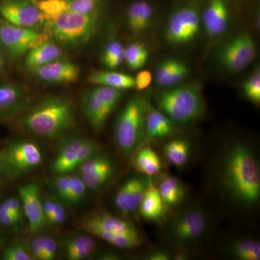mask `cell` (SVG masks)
Instances as JSON below:
<instances>
[{"label":"cell","mask_w":260,"mask_h":260,"mask_svg":"<svg viewBox=\"0 0 260 260\" xmlns=\"http://www.w3.org/2000/svg\"><path fill=\"white\" fill-rule=\"evenodd\" d=\"M47 22L54 20L68 10L66 0H34Z\"/></svg>","instance_id":"obj_34"},{"label":"cell","mask_w":260,"mask_h":260,"mask_svg":"<svg viewBox=\"0 0 260 260\" xmlns=\"http://www.w3.org/2000/svg\"><path fill=\"white\" fill-rule=\"evenodd\" d=\"M153 183L150 177L140 174L129 178L119 187L114 198V205L124 215L138 211L149 186Z\"/></svg>","instance_id":"obj_15"},{"label":"cell","mask_w":260,"mask_h":260,"mask_svg":"<svg viewBox=\"0 0 260 260\" xmlns=\"http://www.w3.org/2000/svg\"><path fill=\"white\" fill-rule=\"evenodd\" d=\"M162 151L171 165L182 168L186 165L190 158L191 145L184 138H174L165 143Z\"/></svg>","instance_id":"obj_30"},{"label":"cell","mask_w":260,"mask_h":260,"mask_svg":"<svg viewBox=\"0 0 260 260\" xmlns=\"http://www.w3.org/2000/svg\"><path fill=\"white\" fill-rule=\"evenodd\" d=\"M18 194L30 231L34 233L42 232L47 222L39 184L37 183L23 184L18 188Z\"/></svg>","instance_id":"obj_16"},{"label":"cell","mask_w":260,"mask_h":260,"mask_svg":"<svg viewBox=\"0 0 260 260\" xmlns=\"http://www.w3.org/2000/svg\"><path fill=\"white\" fill-rule=\"evenodd\" d=\"M201 15L194 4H188L176 10L168 20L165 37L172 45H184L192 42L200 31Z\"/></svg>","instance_id":"obj_12"},{"label":"cell","mask_w":260,"mask_h":260,"mask_svg":"<svg viewBox=\"0 0 260 260\" xmlns=\"http://www.w3.org/2000/svg\"><path fill=\"white\" fill-rule=\"evenodd\" d=\"M153 76L150 70H141L135 78V88L139 91L145 90L153 82Z\"/></svg>","instance_id":"obj_40"},{"label":"cell","mask_w":260,"mask_h":260,"mask_svg":"<svg viewBox=\"0 0 260 260\" xmlns=\"http://www.w3.org/2000/svg\"><path fill=\"white\" fill-rule=\"evenodd\" d=\"M230 255L239 260H259L260 244L251 239H234L228 246Z\"/></svg>","instance_id":"obj_31"},{"label":"cell","mask_w":260,"mask_h":260,"mask_svg":"<svg viewBox=\"0 0 260 260\" xmlns=\"http://www.w3.org/2000/svg\"><path fill=\"white\" fill-rule=\"evenodd\" d=\"M61 48L53 39H48L25 54L24 64L28 70L39 68L61 57Z\"/></svg>","instance_id":"obj_26"},{"label":"cell","mask_w":260,"mask_h":260,"mask_svg":"<svg viewBox=\"0 0 260 260\" xmlns=\"http://www.w3.org/2000/svg\"><path fill=\"white\" fill-rule=\"evenodd\" d=\"M243 91L248 100L253 104L260 103V72L256 69L243 84Z\"/></svg>","instance_id":"obj_37"},{"label":"cell","mask_w":260,"mask_h":260,"mask_svg":"<svg viewBox=\"0 0 260 260\" xmlns=\"http://www.w3.org/2000/svg\"><path fill=\"white\" fill-rule=\"evenodd\" d=\"M122 96V90L95 85L82 96L84 114L95 131H101Z\"/></svg>","instance_id":"obj_8"},{"label":"cell","mask_w":260,"mask_h":260,"mask_svg":"<svg viewBox=\"0 0 260 260\" xmlns=\"http://www.w3.org/2000/svg\"><path fill=\"white\" fill-rule=\"evenodd\" d=\"M154 8L145 0L132 3L126 10V24L130 31L135 35L148 30L153 20Z\"/></svg>","instance_id":"obj_23"},{"label":"cell","mask_w":260,"mask_h":260,"mask_svg":"<svg viewBox=\"0 0 260 260\" xmlns=\"http://www.w3.org/2000/svg\"><path fill=\"white\" fill-rule=\"evenodd\" d=\"M78 169L80 178L90 190H97L105 185L115 172L112 159L101 151L84 161Z\"/></svg>","instance_id":"obj_14"},{"label":"cell","mask_w":260,"mask_h":260,"mask_svg":"<svg viewBox=\"0 0 260 260\" xmlns=\"http://www.w3.org/2000/svg\"><path fill=\"white\" fill-rule=\"evenodd\" d=\"M189 68L184 61L177 59H167L161 61L155 70V83L164 88L179 85L189 74Z\"/></svg>","instance_id":"obj_21"},{"label":"cell","mask_w":260,"mask_h":260,"mask_svg":"<svg viewBox=\"0 0 260 260\" xmlns=\"http://www.w3.org/2000/svg\"><path fill=\"white\" fill-rule=\"evenodd\" d=\"M156 187L169 209L179 206L187 195V189L184 183L172 175L162 176Z\"/></svg>","instance_id":"obj_25"},{"label":"cell","mask_w":260,"mask_h":260,"mask_svg":"<svg viewBox=\"0 0 260 260\" xmlns=\"http://www.w3.org/2000/svg\"><path fill=\"white\" fill-rule=\"evenodd\" d=\"M3 64H4V62H3V58H2L1 55H0V72H1L2 69H3Z\"/></svg>","instance_id":"obj_47"},{"label":"cell","mask_w":260,"mask_h":260,"mask_svg":"<svg viewBox=\"0 0 260 260\" xmlns=\"http://www.w3.org/2000/svg\"><path fill=\"white\" fill-rule=\"evenodd\" d=\"M21 124L24 129L37 136L54 138L75 126L74 107L64 97H46L24 115Z\"/></svg>","instance_id":"obj_2"},{"label":"cell","mask_w":260,"mask_h":260,"mask_svg":"<svg viewBox=\"0 0 260 260\" xmlns=\"http://www.w3.org/2000/svg\"><path fill=\"white\" fill-rule=\"evenodd\" d=\"M100 14L85 15L67 11L47 22L53 40L69 49L85 47L100 27Z\"/></svg>","instance_id":"obj_4"},{"label":"cell","mask_w":260,"mask_h":260,"mask_svg":"<svg viewBox=\"0 0 260 260\" xmlns=\"http://www.w3.org/2000/svg\"><path fill=\"white\" fill-rule=\"evenodd\" d=\"M49 39L45 32L0 21V44L13 59L21 57Z\"/></svg>","instance_id":"obj_11"},{"label":"cell","mask_w":260,"mask_h":260,"mask_svg":"<svg viewBox=\"0 0 260 260\" xmlns=\"http://www.w3.org/2000/svg\"><path fill=\"white\" fill-rule=\"evenodd\" d=\"M89 83L94 85L110 87L119 90L135 88V78L126 73L96 70L89 75Z\"/></svg>","instance_id":"obj_27"},{"label":"cell","mask_w":260,"mask_h":260,"mask_svg":"<svg viewBox=\"0 0 260 260\" xmlns=\"http://www.w3.org/2000/svg\"><path fill=\"white\" fill-rule=\"evenodd\" d=\"M124 46L119 41L116 39L110 41L103 51V64L109 69H117L124 61Z\"/></svg>","instance_id":"obj_33"},{"label":"cell","mask_w":260,"mask_h":260,"mask_svg":"<svg viewBox=\"0 0 260 260\" xmlns=\"http://www.w3.org/2000/svg\"><path fill=\"white\" fill-rule=\"evenodd\" d=\"M256 44L254 39L247 32L234 36L219 49L218 61L225 71L238 73L245 70L254 60Z\"/></svg>","instance_id":"obj_9"},{"label":"cell","mask_w":260,"mask_h":260,"mask_svg":"<svg viewBox=\"0 0 260 260\" xmlns=\"http://www.w3.org/2000/svg\"><path fill=\"white\" fill-rule=\"evenodd\" d=\"M83 230L121 249H134L143 243L141 233L133 223L109 213H95L82 223Z\"/></svg>","instance_id":"obj_6"},{"label":"cell","mask_w":260,"mask_h":260,"mask_svg":"<svg viewBox=\"0 0 260 260\" xmlns=\"http://www.w3.org/2000/svg\"><path fill=\"white\" fill-rule=\"evenodd\" d=\"M104 0H66L69 11L80 14H100Z\"/></svg>","instance_id":"obj_35"},{"label":"cell","mask_w":260,"mask_h":260,"mask_svg":"<svg viewBox=\"0 0 260 260\" xmlns=\"http://www.w3.org/2000/svg\"><path fill=\"white\" fill-rule=\"evenodd\" d=\"M2 259L4 260H32L31 254L28 248L22 243L17 242L12 244L3 251Z\"/></svg>","instance_id":"obj_38"},{"label":"cell","mask_w":260,"mask_h":260,"mask_svg":"<svg viewBox=\"0 0 260 260\" xmlns=\"http://www.w3.org/2000/svg\"><path fill=\"white\" fill-rule=\"evenodd\" d=\"M148 102L144 98H131L121 109L114 126V138L125 156L133 155L146 140L145 116Z\"/></svg>","instance_id":"obj_5"},{"label":"cell","mask_w":260,"mask_h":260,"mask_svg":"<svg viewBox=\"0 0 260 260\" xmlns=\"http://www.w3.org/2000/svg\"><path fill=\"white\" fill-rule=\"evenodd\" d=\"M66 219V212L61 203L58 202L54 213L47 218V223H51L52 225H59V224L64 223Z\"/></svg>","instance_id":"obj_44"},{"label":"cell","mask_w":260,"mask_h":260,"mask_svg":"<svg viewBox=\"0 0 260 260\" xmlns=\"http://www.w3.org/2000/svg\"><path fill=\"white\" fill-rule=\"evenodd\" d=\"M205 32L210 39L223 35L230 20L229 7L225 0H209L201 16Z\"/></svg>","instance_id":"obj_19"},{"label":"cell","mask_w":260,"mask_h":260,"mask_svg":"<svg viewBox=\"0 0 260 260\" xmlns=\"http://www.w3.org/2000/svg\"><path fill=\"white\" fill-rule=\"evenodd\" d=\"M174 131L173 121L161 111L148 104L145 116V133L146 138L164 140Z\"/></svg>","instance_id":"obj_22"},{"label":"cell","mask_w":260,"mask_h":260,"mask_svg":"<svg viewBox=\"0 0 260 260\" xmlns=\"http://www.w3.org/2000/svg\"><path fill=\"white\" fill-rule=\"evenodd\" d=\"M96 247L95 239L83 234L70 237L64 244L67 258L70 260L87 259L95 252Z\"/></svg>","instance_id":"obj_29"},{"label":"cell","mask_w":260,"mask_h":260,"mask_svg":"<svg viewBox=\"0 0 260 260\" xmlns=\"http://www.w3.org/2000/svg\"><path fill=\"white\" fill-rule=\"evenodd\" d=\"M222 153L219 184L233 203L251 209L260 200V167L255 151L246 142L236 140Z\"/></svg>","instance_id":"obj_1"},{"label":"cell","mask_w":260,"mask_h":260,"mask_svg":"<svg viewBox=\"0 0 260 260\" xmlns=\"http://www.w3.org/2000/svg\"><path fill=\"white\" fill-rule=\"evenodd\" d=\"M86 139L83 137L72 136L61 140L51 171L56 175L69 174L79 167L80 152Z\"/></svg>","instance_id":"obj_18"},{"label":"cell","mask_w":260,"mask_h":260,"mask_svg":"<svg viewBox=\"0 0 260 260\" xmlns=\"http://www.w3.org/2000/svg\"><path fill=\"white\" fill-rule=\"evenodd\" d=\"M27 95L23 87L18 84L0 85V119L12 117L23 110Z\"/></svg>","instance_id":"obj_20"},{"label":"cell","mask_w":260,"mask_h":260,"mask_svg":"<svg viewBox=\"0 0 260 260\" xmlns=\"http://www.w3.org/2000/svg\"><path fill=\"white\" fill-rule=\"evenodd\" d=\"M189 252L186 250V248L179 247V249L175 254H173L172 259L175 260H186L189 259Z\"/></svg>","instance_id":"obj_46"},{"label":"cell","mask_w":260,"mask_h":260,"mask_svg":"<svg viewBox=\"0 0 260 260\" xmlns=\"http://www.w3.org/2000/svg\"><path fill=\"white\" fill-rule=\"evenodd\" d=\"M19 222L3 205L0 204V225L5 228L15 229L18 227Z\"/></svg>","instance_id":"obj_42"},{"label":"cell","mask_w":260,"mask_h":260,"mask_svg":"<svg viewBox=\"0 0 260 260\" xmlns=\"http://www.w3.org/2000/svg\"><path fill=\"white\" fill-rule=\"evenodd\" d=\"M57 251V244L53 238L44 237V250L42 260H53Z\"/></svg>","instance_id":"obj_41"},{"label":"cell","mask_w":260,"mask_h":260,"mask_svg":"<svg viewBox=\"0 0 260 260\" xmlns=\"http://www.w3.org/2000/svg\"><path fill=\"white\" fill-rule=\"evenodd\" d=\"M134 166L136 170L147 177L158 175L162 170V162L158 153L150 146L138 148L135 152Z\"/></svg>","instance_id":"obj_28"},{"label":"cell","mask_w":260,"mask_h":260,"mask_svg":"<svg viewBox=\"0 0 260 260\" xmlns=\"http://www.w3.org/2000/svg\"><path fill=\"white\" fill-rule=\"evenodd\" d=\"M209 218L200 208H189L176 215L167 227V237L179 247L199 242L209 229Z\"/></svg>","instance_id":"obj_7"},{"label":"cell","mask_w":260,"mask_h":260,"mask_svg":"<svg viewBox=\"0 0 260 260\" xmlns=\"http://www.w3.org/2000/svg\"><path fill=\"white\" fill-rule=\"evenodd\" d=\"M157 105L173 122L181 124L198 120L205 111L201 88L194 83L167 88L159 94Z\"/></svg>","instance_id":"obj_3"},{"label":"cell","mask_w":260,"mask_h":260,"mask_svg":"<svg viewBox=\"0 0 260 260\" xmlns=\"http://www.w3.org/2000/svg\"><path fill=\"white\" fill-rule=\"evenodd\" d=\"M0 15L8 23L25 28H36L45 21L34 0H3Z\"/></svg>","instance_id":"obj_13"},{"label":"cell","mask_w":260,"mask_h":260,"mask_svg":"<svg viewBox=\"0 0 260 260\" xmlns=\"http://www.w3.org/2000/svg\"><path fill=\"white\" fill-rule=\"evenodd\" d=\"M2 244V239L1 238H0V245H1Z\"/></svg>","instance_id":"obj_49"},{"label":"cell","mask_w":260,"mask_h":260,"mask_svg":"<svg viewBox=\"0 0 260 260\" xmlns=\"http://www.w3.org/2000/svg\"><path fill=\"white\" fill-rule=\"evenodd\" d=\"M87 189L81 178L73 176L71 185L61 201L68 205L78 204L85 198Z\"/></svg>","instance_id":"obj_36"},{"label":"cell","mask_w":260,"mask_h":260,"mask_svg":"<svg viewBox=\"0 0 260 260\" xmlns=\"http://www.w3.org/2000/svg\"><path fill=\"white\" fill-rule=\"evenodd\" d=\"M172 259L170 251L165 249H157L149 252L146 255L148 260H169Z\"/></svg>","instance_id":"obj_45"},{"label":"cell","mask_w":260,"mask_h":260,"mask_svg":"<svg viewBox=\"0 0 260 260\" xmlns=\"http://www.w3.org/2000/svg\"><path fill=\"white\" fill-rule=\"evenodd\" d=\"M42 159L38 145L26 140L13 143L0 153L3 174L11 177L23 175L39 167Z\"/></svg>","instance_id":"obj_10"},{"label":"cell","mask_w":260,"mask_h":260,"mask_svg":"<svg viewBox=\"0 0 260 260\" xmlns=\"http://www.w3.org/2000/svg\"><path fill=\"white\" fill-rule=\"evenodd\" d=\"M149 51L144 44L133 43L124 51V61L128 69L137 71L142 69L148 60Z\"/></svg>","instance_id":"obj_32"},{"label":"cell","mask_w":260,"mask_h":260,"mask_svg":"<svg viewBox=\"0 0 260 260\" xmlns=\"http://www.w3.org/2000/svg\"><path fill=\"white\" fill-rule=\"evenodd\" d=\"M168 210L156 186L152 183L138 208L140 216L147 221H161L167 217Z\"/></svg>","instance_id":"obj_24"},{"label":"cell","mask_w":260,"mask_h":260,"mask_svg":"<svg viewBox=\"0 0 260 260\" xmlns=\"http://www.w3.org/2000/svg\"><path fill=\"white\" fill-rule=\"evenodd\" d=\"M30 254L34 259L42 260L44 250V237H37L32 239L30 244Z\"/></svg>","instance_id":"obj_43"},{"label":"cell","mask_w":260,"mask_h":260,"mask_svg":"<svg viewBox=\"0 0 260 260\" xmlns=\"http://www.w3.org/2000/svg\"><path fill=\"white\" fill-rule=\"evenodd\" d=\"M2 174H3V171H2L1 162H0V184L2 183Z\"/></svg>","instance_id":"obj_48"},{"label":"cell","mask_w":260,"mask_h":260,"mask_svg":"<svg viewBox=\"0 0 260 260\" xmlns=\"http://www.w3.org/2000/svg\"><path fill=\"white\" fill-rule=\"evenodd\" d=\"M29 70L41 81L58 85L75 83L79 79L80 75L78 65L61 57Z\"/></svg>","instance_id":"obj_17"},{"label":"cell","mask_w":260,"mask_h":260,"mask_svg":"<svg viewBox=\"0 0 260 260\" xmlns=\"http://www.w3.org/2000/svg\"><path fill=\"white\" fill-rule=\"evenodd\" d=\"M1 204L6 208L10 213L13 214L15 219L20 223L23 216V209L22 207L21 202L20 199L11 197L7 198L4 201L2 202Z\"/></svg>","instance_id":"obj_39"}]
</instances>
